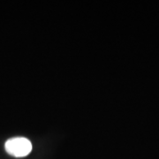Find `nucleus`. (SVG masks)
Instances as JSON below:
<instances>
[{"label": "nucleus", "instance_id": "f257e3e1", "mask_svg": "<svg viewBox=\"0 0 159 159\" xmlns=\"http://www.w3.org/2000/svg\"><path fill=\"white\" fill-rule=\"evenodd\" d=\"M6 152L15 157L28 156L32 150V143L24 137H14L8 140L5 145Z\"/></svg>", "mask_w": 159, "mask_h": 159}]
</instances>
